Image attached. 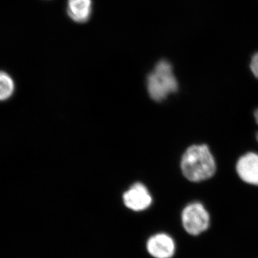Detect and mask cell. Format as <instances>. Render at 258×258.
<instances>
[{"label":"cell","mask_w":258,"mask_h":258,"mask_svg":"<svg viewBox=\"0 0 258 258\" xmlns=\"http://www.w3.org/2000/svg\"><path fill=\"white\" fill-rule=\"evenodd\" d=\"M181 169L186 179L200 182L215 175L217 164L210 148L205 144H198L186 149L181 158Z\"/></svg>","instance_id":"6da1fadb"},{"label":"cell","mask_w":258,"mask_h":258,"mask_svg":"<svg viewBox=\"0 0 258 258\" xmlns=\"http://www.w3.org/2000/svg\"><path fill=\"white\" fill-rule=\"evenodd\" d=\"M147 88L151 98L156 101H161L178 90V82L170 62L159 61L154 71L148 76Z\"/></svg>","instance_id":"7a4b0ae2"},{"label":"cell","mask_w":258,"mask_h":258,"mask_svg":"<svg viewBox=\"0 0 258 258\" xmlns=\"http://www.w3.org/2000/svg\"><path fill=\"white\" fill-rule=\"evenodd\" d=\"M181 222L184 230L189 235H199L210 227V214L203 204L192 203L185 207L183 210Z\"/></svg>","instance_id":"3957f363"},{"label":"cell","mask_w":258,"mask_h":258,"mask_svg":"<svg viewBox=\"0 0 258 258\" xmlns=\"http://www.w3.org/2000/svg\"><path fill=\"white\" fill-rule=\"evenodd\" d=\"M125 207L135 212L144 211L150 207L152 198L149 190L141 183H136L123 196Z\"/></svg>","instance_id":"277c9868"},{"label":"cell","mask_w":258,"mask_h":258,"mask_svg":"<svg viewBox=\"0 0 258 258\" xmlns=\"http://www.w3.org/2000/svg\"><path fill=\"white\" fill-rule=\"evenodd\" d=\"M147 249L153 257L171 258L175 253L176 244L171 236L159 233L149 239Z\"/></svg>","instance_id":"5b68a950"},{"label":"cell","mask_w":258,"mask_h":258,"mask_svg":"<svg viewBox=\"0 0 258 258\" xmlns=\"http://www.w3.org/2000/svg\"><path fill=\"white\" fill-rule=\"evenodd\" d=\"M236 171L244 182L258 186V154L248 152L242 155L236 164Z\"/></svg>","instance_id":"8992f818"},{"label":"cell","mask_w":258,"mask_h":258,"mask_svg":"<svg viewBox=\"0 0 258 258\" xmlns=\"http://www.w3.org/2000/svg\"><path fill=\"white\" fill-rule=\"evenodd\" d=\"M93 11L92 0H67L66 12L74 23H87Z\"/></svg>","instance_id":"52a82bcc"},{"label":"cell","mask_w":258,"mask_h":258,"mask_svg":"<svg viewBox=\"0 0 258 258\" xmlns=\"http://www.w3.org/2000/svg\"><path fill=\"white\" fill-rule=\"evenodd\" d=\"M14 80L6 71L0 70V101H5L15 92Z\"/></svg>","instance_id":"ba28073f"},{"label":"cell","mask_w":258,"mask_h":258,"mask_svg":"<svg viewBox=\"0 0 258 258\" xmlns=\"http://www.w3.org/2000/svg\"><path fill=\"white\" fill-rule=\"evenodd\" d=\"M249 69L254 77L258 79V52H255L251 58Z\"/></svg>","instance_id":"9c48e42d"},{"label":"cell","mask_w":258,"mask_h":258,"mask_svg":"<svg viewBox=\"0 0 258 258\" xmlns=\"http://www.w3.org/2000/svg\"><path fill=\"white\" fill-rule=\"evenodd\" d=\"M254 120H255L256 123L258 125V108L254 112ZM256 139H257L258 142V132L257 134H256Z\"/></svg>","instance_id":"30bf717a"}]
</instances>
